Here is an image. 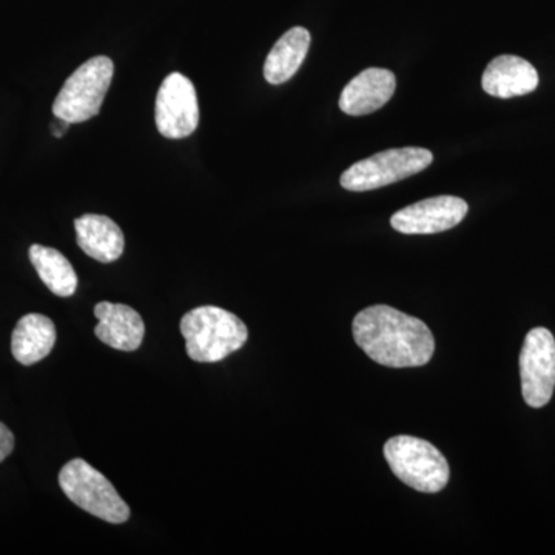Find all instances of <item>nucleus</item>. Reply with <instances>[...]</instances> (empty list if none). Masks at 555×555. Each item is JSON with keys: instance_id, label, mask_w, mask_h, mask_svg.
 I'll return each instance as SVG.
<instances>
[{"instance_id": "obj_1", "label": "nucleus", "mask_w": 555, "mask_h": 555, "mask_svg": "<svg viewBox=\"0 0 555 555\" xmlns=\"http://www.w3.org/2000/svg\"><path fill=\"white\" fill-rule=\"evenodd\" d=\"M352 331L358 347L382 366H425L436 352V339L429 327L418 318L389 306L361 310Z\"/></svg>"}, {"instance_id": "obj_2", "label": "nucleus", "mask_w": 555, "mask_h": 555, "mask_svg": "<svg viewBox=\"0 0 555 555\" xmlns=\"http://www.w3.org/2000/svg\"><path fill=\"white\" fill-rule=\"evenodd\" d=\"M181 334L188 356L198 363H218L240 350L248 338L246 324L217 306H201L185 313Z\"/></svg>"}, {"instance_id": "obj_3", "label": "nucleus", "mask_w": 555, "mask_h": 555, "mask_svg": "<svg viewBox=\"0 0 555 555\" xmlns=\"http://www.w3.org/2000/svg\"><path fill=\"white\" fill-rule=\"evenodd\" d=\"M387 465L404 485L425 494H437L449 483L451 469L444 455L429 441L398 436L385 444Z\"/></svg>"}, {"instance_id": "obj_4", "label": "nucleus", "mask_w": 555, "mask_h": 555, "mask_svg": "<svg viewBox=\"0 0 555 555\" xmlns=\"http://www.w3.org/2000/svg\"><path fill=\"white\" fill-rule=\"evenodd\" d=\"M60 485L64 494L91 516L108 524H126L130 507L100 470L86 460L75 459L62 467Z\"/></svg>"}, {"instance_id": "obj_5", "label": "nucleus", "mask_w": 555, "mask_h": 555, "mask_svg": "<svg viewBox=\"0 0 555 555\" xmlns=\"http://www.w3.org/2000/svg\"><path fill=\"white\" fill-rule=\"evenodd\" d=\"M113 75L115 65L107 56L83 62L54 100V116L69 124H80L100 115Z\"/></svg>"}, {"instance_id": "obj_6", "label": "nucleus", "mask_w": 555, "mask_h": 555, "mask_svg": "<svg viewBox=\"0 0 555 555\" xmlns=\"http://www.w3.org/2000/svg\"><path fill=\"white\" fill-rule=\"evenodd\" d=\"M433 160V153L426 149H390L358 160L341 175L339 182L349 192H369L414 177L427 169Z\"/></svg>"}, {"instance_id": "obj_7", "label": "nucleus", "mask_w": 555, "mask_h": 555, "mask_svg": "<svg viewBox=\"0 0 555 555\" xmlns=\"http://www.w3.org/2000/svg\"><path fill=\"white\" fill-rule=\"evenodd\" d=\"M521 393L528 406H546L555 389V339L545 327L526 335L520 353Z\"/></svg>"}, {"instance_id": "obj_8", "label": "nucleus", "mask_w": 555, "mask_h": 555, "mask_svg": "<svg viewBox=\"0 0 555 555\" xmlns=\"http://www.w3.org/2000/svg\"><path fill=\"white\" fill-rule=\"evenodd\" d=\"M156 127L167 139L189 138L199 124V105L195 86L181 73L164 79L156 96Z\"/></svg>"}, {"instance_id": "obj_9", "label": "nucleus", "mask_w": 555, "mask_h": 555, "mask_svg": "<svg viewBox=\"0 0 555 555\" xmlns=\"http://www.w3.org/2000/svg\"><path fill=\"white\" fill-rule=\"evenodd\" d=\"M469 206L456 196H436L398 210L390 224L404 235H433L454 229L465 219Z\"/></svg>"}, {"instance_id": "obj_10", "label": "nucleus", "mask_w": 555, "mask_h": 555, "mask_svg": "<svg viewBox=\"0 0 555 555\" xmlns=\"http://www.w3.org/2000/svg\"><path fill=\"white\" fill-rule=\"evenodd\" d=\"M397 89L396 75L386 68H367L343 90L339 108L349 116H364L385 107Z\"/></svg>"}, {"instance_id": "obj_11", "label": "nucleus", "mask_w": 555, "mask_h": 555, "mask_svg": "<svg viewBox=\"0 0 555 555\" xmlns=\"http://www.w3.org/2000/svg\"><path fill=\"white\" fill-rule=\"evenodd\" d=\"M98 326L94 334L104 345L122 352H133L142 345L145 324L137 310L115 302H98L94 308Z\"/></svg>"}, {"instance_id": "obj_12", "label": "nucleus", "mask_w": 555, "mask_h": 555, "mask_svg": "<svg viewBox=\"0 0 555 555\" xmlns=\"http://www.w3.org/2000/svg\"><path fill=\"white\" fill-rule=\"evenodd\" d=\"M486 93L500 100L525 96L539 87V73L524 57L503 54L489 62L481 79Z\"/></svg>"}, {"instance_id": "obj_13", "label": "nucleus", "mask_w": 555, "mask_h": 555, "mask_svg": "<svg viewBox=\"0 0 555 555\" xmlns=\"http://www.w3.org/2000/svg\"><path fill=\"white\" fill-rule=\"evenodd\" d=\"M75 229L78 246L90 258L108 264L122 257L126 240L113 219L104 215H83L76 219Z\"/></svg>"}, {"instance_id": "obj_14", "label": "nucleus", "mask_w": 555, "mask_h": 555, "mask_svg": "<svg viewBox=\"0 0 555 555\" xmlns=\"http://www.w3.org/2000/svg\"><path fill=\"white\" fill-rule=\"evenodd\" d=\"M56 343V327L49 317L28 313L22 317L11 337V352L24 366L49 357Z\"/></svg>"}, {"instance_id": "obj_15", "label": "nucleus", "mask_w": 555, "mask_h": 555, "mask_svg": "<svg viewBox=\"0 0 555 555\" xmlns=\"http://www.w3.org/2000/svg\"><path fill=\"white\" fill-rule=\"evenodd\" d=\"M310 39V33L302 27L291 28L281 36L266 60V80L272 86H280L294 78L308 56Z\"/></svg>"}, {"instance_id": "obj_16", "label": "nucleus", "mask_w": 555, "mask_h": 555, "mask_svg": "<svg viewBox=\"0 0 555 555\" xmlns=\"http://www.w3.org/2000/svg\"><path fill=\"white\" fill-rule=\"evenodd\" d=\"M30 261L42 283L54 295L62 298L75 295L78 288V275L72 262L60 250L35 244L30 247Z\"/></svg>"}, {"instance_id": "obj_17", "label": "nucleus", "mask_w": 555, "mask_h": 555, "mask_svg": "<svg viewBox=\"0 0 555 555\" xmlns=\"http://www.w3.org/2000/svg\"><path fill=\"white\" fill-rule=\"evenodd\" d=\"M14 449V436L13 433L0 423V463L7 459L13 452Z\"/></svg>"}, {"instance_id": "obj_18", "label": "nucleus", "mask_w": 555, "mask_h": 555, "mask_svg": "<svg viewBox=\"0 0 555 555\" xmlns=\"http://www.w3.org/2000/svg\"><path fill=\"white\" fill-rule=\"evenodd\" d=\"M57 122L53 124V134L56 138H61L62 134L65 133V131L68 130V127L72 126V124L67 122V120L56 118Z\"/></svg>"}]
</instances>
